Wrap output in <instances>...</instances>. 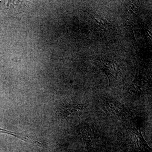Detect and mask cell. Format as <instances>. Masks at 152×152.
<instances>
[{
    "instance_id": "cell-1",
    "label": "cell",
    "mask_w": 152,
    "mask_h": 152,
    "mask_svg": "<svg viewBox=\"0 0 152 152\" xmlns=\"http://www.w3.org/2000/svg\"><path fill=\"white\" fill-rule=\"evenodd\" d=\"M0 133H4V134H8L10 135L18 138L21 139L25 141H27L26 140L27 139V137L22 135L21 134H19V133L15 132H11V131L7 130L4 129L0 128Z\"/></svg>"
}]
</instances>
